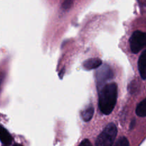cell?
<instances>
[{
	"label": "cell",
	"instance_id": "277c9868",
	"mask_svg": "<svg viewBox=\"0 0 146 146\" xmlns=\"http://www.w3.org/2000/svg\"><path fill=\"white\" fill-rule=\"evenodd\" d=\"M113 77L112 70L108 66L104 65L96 71V81L98 87H100L103 84L109 81Z\"/></svg>",
	"mask_w": 146,
	"mask_h": 146
},
{
	"label": "cell",
	"instance_id": "5bb4252c",
	"mask_svg": "<svg viewBox=\"0 0 146 146\" xmlns=\"http://www.w3.org/2000/svg\"><path fill=\"white\" fill-rule=\"evenodd\" d=\"M13 146H23V145H21V144H19V143H15V144H14V145H13Z\"/></svg>",
	"mask_w": 146,
	"mask_h": 146
},
{
	"label": "cell",
	"instance_id": "3957f363",
	"mask_svg": "<svg viewBox=\"0 0 146 146\" xmlns=\"http://www.w3.org/2000/svg\"><path fill=\"white\" fill-rule=\"evenodd\" d=\"M130 47L132 53L138 54L146 47V32L135 31L130 38Z\"/></svg>",
	"mask_w": 146,
	"mask_h": 146
},
{
	"label": "cell",
	"instance_id": "8992f818",
	"mask_svg": "<svg viewBox=\"0 0 146 146\" xmlns=\"http://www.w3.org/2000/svg\"><path fill=\"white\" fill-rule=\"evenodd\" d=\"M102 64V61L99 58H92L87 59L83 64V66L86 70L96 69L101 66Z\"/></svg>",
	"mask_w": 146,
	"mask_h": 146
},
{
	"label": "cell",
	"instance_id": "7a4b0ae2",
	"mask_svg": "<svg viewBox=\"0 0 146 146\" xmlns=\"http://www.w3.org/2000/svg\"><path fill=\"white\" fill-rule=\"evenodd\" d=\"M118 133L117 127L113 123L108 124L96 141V146H113Z\"/></svg>",
	"mask_w": 146,
	"mask_h": 146
},
{
	"label": "cell",
	"instance_id": "5b68a950",
	"mask_svg": "<svg viewBox=\"0 0 146 146\" xmlns=\"http://www.w3.org/2000/svg\"><path fill=\"white\" fill-rule=\"evenodd\" d=\"M138 71L143 80L146 79V50L143 51L138 59Z\"/></svg>",
	"mask_w": 146,
	"mask_h": 146
},
{
	"label": "cell",
	"instance_id": "30bf717a",
	"mask_svg": "<svg viewBox=\"0 0 146 146\" xmlns=\"http://www.w3.org/2000/svg\"><path fill=\"white\" fill-rule=\"evenodd\" d=\"M114 146H130L128 140L125 137H120L115 142Z\"/></svg>",
	"mask_w": 146,
	"mask_h": 146
},
{
	"label": "cell",
	"instance_id": "52a82bcc",
	"mask_svg": "<svg viewBox=\"0 0 146 146\" xmlns=\"http://www.w3.org/2000/svg\"><path fill=\"white\" fill-rule=\"evenodd\" d=\"M0 140H1V142L2 143V144H4L6 146L11 145L13 141V138L11 135L3 127H1V132H0Z\"/></svg>",
	"mask_w": 146,
	"mask_h": 146
},
{
	"label": "cell",
	"instance_id": "9c48e42d",
	"mask_svg": "<svg viewBox=\"0 0 146 146\" xmlns=\"http://www.w3.org/2000/svg\"><path fill=\"white\" fill-rule=\"evenodd\" d=\"M94 113V107L90 106L89 107L86 108V109L84 110V111L81 112V117H82L83 120H84L85 122H88L92 118L93 115Z\"/></svg>",
	"mask_w": 146,
	"mask_h": 146
},
{
	"label": "cell",
	"instance_id": "4fadbf2b",
	"mask_svg": "<svg viewBox=\"0 0 146 146\" xmlns=\"http://www.w3.org/2000/svg\"><path fill=\"white\" fill-rule=\"evenodd\" d=\"M135 121H133L132 122V123H131V127H130V129H132L133 128V126H134V125H135Z\"/></svg>",
	"mask_w": 146,
	"mask_h": 146
},
{
	"label": "cell",
	"instance_id": "7c38bea8",
	"mask_svg": "<svg viewBox=\"0 0 146 146\" xmlns=\"http://www.w3.org/2000/svg\"><path fill=\"white\" fill-rule=\"evenodd\" d=\"M78 146H92V145L88 139H84V141H81V143Z\"/></svg>",
	"mask_w": 146,
	"mask_h": 146
},
{
	"label": "cell",
	"instance_id": "6da1fadb",
	"mask_svg": "<svg viewBox=\"0 0 146 146\" xmlns=\"http://www.w3.org/2000/svg\"><path fill=\"white\" fill-rule=\"evenodd\" d=\"M118 98V86L115 83L106 84L99 92L98 106L101 113L109 115L113 111Z\"/></svg>",
	"mask_w": 146,
	"mask_h": 146
},
{
	"label": "cell",
	"instance_id": "8fae6325",
	"mask_svg": "<svg viewBox=\"0 0 146 146\" xmlns=\"http://www.w3.org/2000/svg\"><path fill=\"white\" fill-rule=\"evenodd\" d=\"M73 3H74L73 1H69V0L68 1H65L63 3L62 7L64 9H69L72 6Z\"/></svg>",
	"mask_w": 146,
	"mask_h": 146
},
{
	"label": "cell",
	"instance_id": "ba28073f",
	"mask_svg": "<svg viewBox=\"0 0 146 146\" xmlns=\"http://www.w3.org/2000/svg\"><path fill=\"white\" fill-rule=\"evenodd\" d=\"M135 113L139 117L146 116V98L137 106Z\"/></svg>",
	"mask_w": 146,
	"mask_h": 146
}]
</instances>
